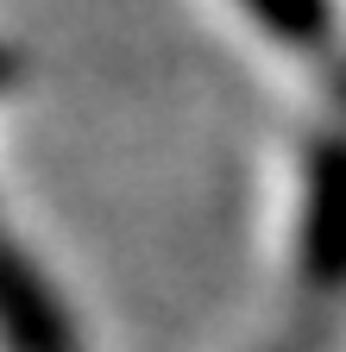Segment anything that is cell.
<instances>
[{"mask_svg":"<svg viewBox=\"0 0 346 352\" xmlns=\"http://www.w3.org/2000/svg\"><path fill=\"white\" fill-rule=\"evenodd\" d=\"M265 7H271L277 19H309V13H315V0H265Z\"/></svg>","mask_w":346,"mask_h":352,"instance_id":"cell-1","label":"cell"}]
</instances>
